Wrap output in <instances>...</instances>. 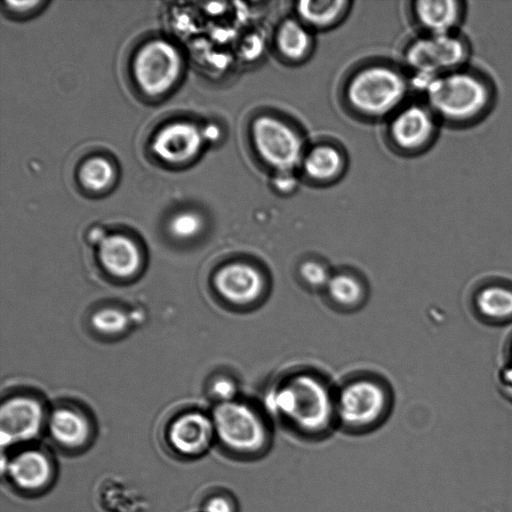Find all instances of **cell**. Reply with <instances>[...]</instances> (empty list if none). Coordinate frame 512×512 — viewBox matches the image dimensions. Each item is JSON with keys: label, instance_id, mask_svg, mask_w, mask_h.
Returning <instances> with one entry per match:
<instances>
[{"label": "cell", "instance_id": "obj_8", "mask_svg": "<svg viewBox=\"0 0 512 512\" xmlns=\"http://www.w3.org/2000/svg\"><path fill=\"white\" fill-rule=\"evenodd\" d=\"M407 62L419 73L424 87L434 78L462 68L468 47L453 33L429 34L418 39L407 52Z\"/></svg>", "mask_w": 512, "mask_h": 512}, {"label": "cell", "instance_id": "obj_1", "mask_svg": "<svg viewBox=\"0 0 512 512\" xmlns=\"http://www.w3.org/2000/svg\"><path fill=\"white\" fill-rule=\"evenodd\" d=\"M267 415L304 440L325 438L336 423L335 402L318 378L298 374L264 396Z\"/></svg>", "mask_w": 512, "mask_h": 512}, {"label": "cell", "instance_id": "obj_13", "mask_svg": "<svg viewBox=\"0 0 512 512\" xmlns=\"http://www.w3.org/2000/svg\"><path fill=\"white\" fill-rule=\"evenodd\" d=\"M469 303L474 316L487 325L512 323V281L501 278L481 281L472 290Z\"/></svg>", "mask_w": 512, "mask_h": 512}, {"label": "cell", "instance_id": "obj_5", "mask_svg": "<svg viewBox=\"0 0 512 512\" xmlns=\"http://www.w3.org/2000/svg\"><path fill=\"white\" fill-rule=\"evenodd\" d=\"M387 395L376 382L362 379L346 385L335 402L336 422L351 433L376 428L387 411Z\"/></svg>", "mask_w": 512, "mask_h": 512}, {"label": "cell", "instance_id": "obj_4", "mask_svg": "<svg viewBox=\"0 0 512 512\" xmlns=\"http://www.w3.org/2000/svg\"><path fill=\"white\" fill-rule=\"evenodd\" d=\"M406 82L397 71L371 66L355 74L348 84L347 98L359 112L380 116L394 109L404 98Z\"/></svg>", "mask_w": 512, "mask_h": 512}, {"label": "cell", "instance_id": "obj_18", "mask_svg": "<svg viewBox=\"0 0 512 512\" xmlns=\"http://www.w3.org/2000/svg\"><path fill=\"white\" fill-rule=\"evenodd\" d=\"M415 16L430 34H450L460 23L463 3L455 0H422L414 4Z\"/></svg>", "mask_w": 512, "mask_h": 512}, {"label": "cell", "instance_id": "obj_28", "mask_svg": "<svg viewBox=\"0 0 512 512\" xmlns=\"http://www.w3.org/2000/svg\"><path fill=\"white\" fill-rule=\"evenodd\" d=\"M210 392L219 403H223L235 400L237 388L231 379L218 377L212 382Z\"/></svg>", "mask_w": 512, "mask_h": 512}, {"label": "cell", "instance_id": "obj_22", "mask_svg": "<svg viewBox=\"0 0 512 512\" xmlns=\"http://www.w3.org/2000/svg\"><path fill=\"white\" fill-rule=\"evenodd\" d=\"M114 175V168L107 159L92 157L82 164L79 180L87 190L100 192L111 185Z\"/></svg>", "mask_w": 512, "mask_h": 512}, {"label": "cell", "instance_id": "obj_25", "mask_svg": "<svg viewBox=\"0 0 512 512\" xmlns=\"http://www.w3.org/2000/svg\"><path fill=\"white\" fill-rule=\"evenodd\" d=\"M200 512H239L237 498L229 490L216 488L208 491L201 499Z\"/></svg>", "mask_w": 512, "mask_h": 512}, {"label": "cell", "instance_id": "obj_6", "mask_svg": "<svg viewBox=\"0 0 512 512\" xmlns=\"http://www.w3.org/2000/svg\"><path fill=\"white\" fill-rule=\"evenodd\" d=\"M251 140L258 156L279 173L291 172L303 158L300 135L284 121L269 115L253 120Z\"/></svg>", "mask_w": 512, "mask_h": 512}, {"label": "cell", "instance_id": "obj_17", "mask_svg": "<svg viewBox=\"0 0 512 512\" xmlns=\"http://www.w3.org/2000/svg\"><path fill=\"white\" fill-rule=\"evenodd\" d=\"M98 255L104 269L117 278L134 275L141 263L138 247L122 234L105 236L99 243Z\"/></svg>", "mask_w": 512, "mask_h": 512}, {"label": "cell", "instance_id": "obj_27", "mask_svg": "<svg viewBox=\"0 0 512 512\" xmlns=\"http://www.w3.org/2000/svg\"><path fill=\"white\" fill-rule=\"evenodd\" d=\"M299 274L304 282L313 288L326 287L331 278L327 269L313 260L303 262L299 267Z\"/></svg>", "mask_w": 512, "mask_h": 512}, {"label": "cell", "instance_id": "obj_14", "mask_svg": "<svg viewBox=\"0 0 512 512\" xmlns=\"http://www.w3.org/2000/svg\"><path fill=\"white\" fill-rule=\"evenodd\" d=\"M48 432L54 444L70 454L88 448L93 439V427L85 414L76 408L58 407L47 421Z\"/></svg>", "mask_w": 512, "mask_h": 512}, {"label": "cell", "instance_id": "obj_24", "mask_svg": "<svg viewBox=\"0 0 512 512\" xmlns=\"http://www.w3.org/2000/svg\"><path fill=\"white\" fill-rule=\"evenodd\" d=\"M91 323L97 331L114 335L126 329L128 317L119 309L103 308L92 315Z\"/></svg>", "mask_w": 512, "mask_h": 512}, {"label": "cell", "instance_id": "obj_15", "mask_svg": "<svg viewBox=\"0 0 512 512\" xmlns=\"http://www.w3.org/2000/svg\"><path fill=\"white\" fill-rule=\"evenodd\" d=\"M202 144L197 126L189 122H173L164 126L152 142L154 154L164 162L185 163L194 158Z\"/></svg>", "mask_w": 512, "mask_h": 512}, {"label": "cell", "instance_id": "obj_20", "mask_svg": "<svg viewBox=\"0 0 512 512\" xmlns=\"http://www.w3.org/2000/svg\"><path fill=\"white\" fill-rule=\"evenodd\" d=\"M276 42L282 55L290 59H299L309 50L311 39L302 24L295 20H287L281 24Z\"/></svg>", "mask_w": 512, "mask_h": 512}, {"label": "cell", "instance_id": "obj_30", "mask_svg": "<svg viewBox=\"0 0 512 512\" xmlns=\"http://www.w3.org/2000/svg\"><path fill=\"white\" fill-rule=\"evenodd\" d=\"M7 5L10 6L11 9L23 12V11H29L33 9L34 6L39 5L40 2L38 1H27V2H6Z\"/></svg>", "mask_w": 512, "mask_h": 512}, {"label": "cell", "instance_id": "obj_2", "mask_svg": "<svg viewBox=\"0 0 512 512\" xmlns=\"http://www.w3.org/2000/svg\"><path fill=\"white\" fill-rule=\"evenodd\" d=\"M211 418L215 442L228 457L252 462L270 452L273 443L271 427L250 405L237 400L218 403Z\"/></svg>", "mask_w": 512, "mask_h": 512}, {"label": "cell", "instance_id": "obj_23", "mask_svg": "<svg viewBox=\"0 0 512 512\" xmlns=\"http://www.w3.org/2000/svg\"><path fill=\"white\" fill-rule=\"evenodd\" d=\"M326 288L331 299L343 306H354L363 297V287L359 280L346 273L331 276Z\"/></svg>", "mask_w": 512, "mask_h": 512}, {"label": "cell", "instance_id": "obj_19", "mask_svg": "<svg viewBox=\"0 0 512 512\" xmlns=\"http://www.w3.org/2000/svg\"><path fill=\"white\" fill-rule=\"evenodd\" d=\"M340 152L330 145H319L311 149L303 158L305 173L315 180L335 177L342 169Z\"/></svg>", "mask_w": 512, "mask_h": 512}, {"label": "cell", "instance_id": "obj_26", "mask_svg": "<svg viewBox=\"0 0 512 512\" xmlns=\"http://www.w3.org/2000/svg\"><path fill=\"white\" fill-rule=\"evenodd\" d=\"M202 225V220L196 213L182 212L171 219L169 230L179 239H189L199 233Z\"/></svg>", "mask_w": 512, "mask_h": 512}, {"label": "cell", "instance_id": "obj_10", "mask_svg": "<svg viewBox=\"0 0 512 512\" xmlns=\"http://www.w3.org/2000/svg\"><path fill=\"white\" fill-rule=\"evenodd\" d=\"M215 442L212 418L199 411H187L167 423L162 443L172 456L182 460L197 459Z\"/></svg>", "mask_w": 512, "mask_h": 512}, {"label": "cell", "instance_id": "obj_16", "mask_svg": "<svg viewBox=\"0 0 512 512\" xmlns=\"http://www.w3.org/2000/svg\"><path fill=\"white\" fill-rule=\"evenodd\" d=\"M436 132L433 112L413 105L400 112L392 122L393 141L402 149L415 151L429 144Z\"/></svg>", "mask_w": 512, "mask_h": 512}, {"label": "cell", "instance_id": "obj_9", "mask_svg": "<svg viewBox=\"0 0 512 512\" xmlns=\"http://www.w3.org/2000/svg\"><path fill=\"white\" fill-rule=\"evenodd\" d=\"M180 70L181 58L177 49L161 39L143 45L133 63L137 85L149 96H160L169 91L176 83Z\"/></svg>", "mask_w": 512, "mask_h": 512}, {"label": "cell", "instance_id": "obj_21", "mask_svg": "<svg viewBox=\"0 0 512 512\" xmlns=\"http://www.w3.org/2000/svg\"><path fill=\"white\" fill-rule=\"evenodd\" d=\"M347 2L342 0L302 1L297 4L301 19L316 27L332 24L344 12Z\"/></svg>", "mask_w": 512, "mask_h": 512}, {"label": "cell", "instance_id": "obj_3", "mask_svg": "<svg viewBox=\"0 0 512 512\" xmlns=\"http://www.w3.org/2000/svg\"><path fill=\"white\" fill-rule=\"evenodd\" d=\"M425 90L434 114L451 124L479 119L492 101L487 80L463 68L432 79Z\"/></svg>", "mask_w": 512, "mask_h": 512}, {"label": "cell", "instance_id": "obj_11", "mask_svg": "<svg viewBox=\"0 0 512 512\" xmlns=\"http://www.w3.org/2000/svg\"><path fill=\"white\" fill-rule=\"evenodd\" d=\"M45 422L40 402L28 396L7 399L0 409V435L3 449L20 446L35 439Z\"/></svg>", "mask_w": 512, "mask_h": 512}, {"label": "cell", "instance_id": "obj_12", "mask_svg": "<svg viewBox=\"0 0 512 512\" xmlns=\"http://www.w3.org/2000/svg\"><path fill=\"white\" fill-rule=\"evenodd\" d=\"M217 293L227 302L246 306L255 303L265 290V278L254 265L231 262L219 268L214 276Z\"/></svg>", "mask_w": 512, "mask_h": 512}, {"label": "cell", "instance_id": "obj_29", "mask_svg": "<svg viewBox=\"0 0 512 512\" xmlns=\"http://www.w3.org/2000/svg\"><path fill=\"white\" fill-rule=\"evenodd\" d=\"M498 386L501 393L512 401V364L506 362L500 369L498 373Z\"/></svg>", "mask_w": 512, "mask_h": 512}, {"label": "cell", "instance_id": "obj_7", "mask_svg": "<svg viewBox=\"0 0 512 512\" xmlns=\"http://www.w3.org/2000/svg\"><path fill=\"white\" fill-rule=\"evenodd\" d=\"M2 473L16 492L37 496L46 492L54 483L56 464L46 448L26 445L2 457Z\"/></svg>", "mask_w": 512, "mask_h": 512}, {"label": "cell", "instance_id": "obj_31", "mask_svg": "<svg viewBox=\"0 0 512 512\" xmlns=\"http://www.w3.org/2000/svg\"><path fill=\"white\" fill-rule=\"evenodd\" d=\"M507 362L512 364V338L510 339L507 346Z\"/></svg>", "mask_w": 512, "mask_h": 512}]
</instances>
